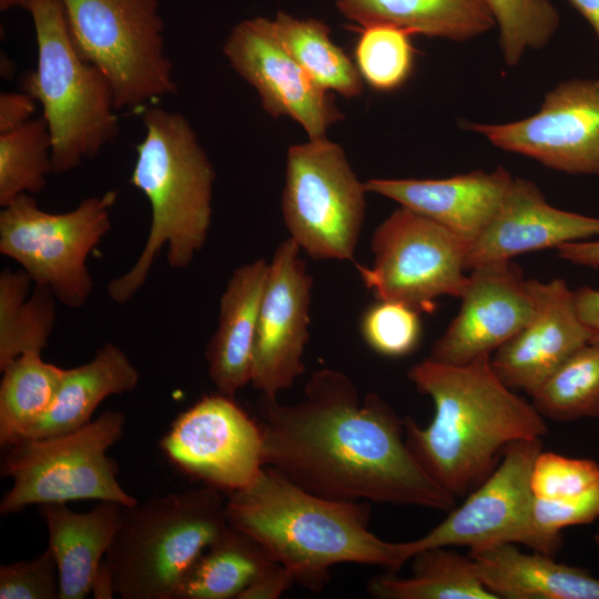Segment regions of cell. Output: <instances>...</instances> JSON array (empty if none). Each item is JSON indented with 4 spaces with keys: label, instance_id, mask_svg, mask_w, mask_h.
<instances>
[{
    "label": "cell",
    "instance_id": "obj_15",
    "mask_svg": "<svg viewBox=\"0 0 599 599\" xmlns=\"http://www.w3.org/2000/svg\"><path fill=\"white\" fill-rule=\"evenodd\" d=\"M300 251L288 237L278 244L268 263L251 380L261 396L277 397L305 370L313 277Z\"/></svg>",
    "mask_w": 599,
    "mask_h": 599
},
{
    "label": "cell",
    "instance_id": "obj_6",
    "mask_svg": "<svg viewBox=\"0 0 599 599\" xmlns=\"http://www.w3.org/2000/svg\"><path fill=\"white\" fill-rule=\"evenodd\" d=\"M37 67L24 92L42 106L52 142L54 173L79 167L120 131L114 94L103 72L78 52L60 0H28Z\"/></svg>",
    "mask_w": 599,
    "mask_h": 599
},
{
    "label": "cell",
    "instance_id": "obj_14",
    "mask_svg": "<svg viewBox=\"0 0 599 599\" xmlns=\"http://www.w3.org/2000/svg\"><path fill=\"white\" fill-rule=\"evenodd\" d=\"M464 128L554 170L599 174V80L560 83L529 118L504 124L464 122Z\"/></svg>",
    "mask_w": 599,
    "mask_h": 599
},
{
    "label": "cell",
    "instance_id": "obj_17",
    "mask_svg": "<svg viewBox=\"0 0 599 599\" xmlns=\"http://www.w3.org/2000/svg\"><path fill=\"white\" fill-rule=\"evenodd\" d=\"M459 298L457 315L430 348L436 362L467 365L491 357L536 311L531 282L511 260L470 270Z\"/></svg>",
    "mask_w": 599,
    "mask_h": 599
},
{
    "label": "cell",
    "instance_id": "obj_7",
    "mask_svg": "<svg viewBox=\"0 0 599 599\" xmlns=\"http://www.w3.org/2000/svg\"><path fill=\"white\" fill-rule=\"evenodd\" d=\"M125 422L122 412L105 410L75 430L6 447L0 473L12 484L1 498L0 515L75 500L138 502L119 483L118 465L106 455L122 438Z\"/></svg>",
    "mask_w": 599,
    "mask_h": 599
},
{
    "label": "cell",
    "instance_id": "obj_36",
    "mask_svg": "<svg viewBox=\"0 0 599 599\" xmlns=\"http://www.w3.org/2000/svg\"><path fill=\"white\" fill-rule=\"evenodd\" d=\"M598 484L599 466L593 460L541 450L534 461L530 485L536 498L570 497Z\"/></svg>",
    "mask_w": 599,
    "mask_h": 599
},
{
    "label": "cell",
    "instance_id": "obj_35",
    "mask_svg": "<svg viewBox=\"0 0 599 599\" xmlns=\"http://www.w3.org/2000/svg\"><path fill=\"white\" fill-rule=\"evenodd\" d=\"M419 314L404 303L377 300L362 315V337L379 355L406 356L415 351L422 337Z\"/></svg>",
    "mask_w": 599,
    "mask_h": 599
},
{
    "label": "cell",
    "instance_id": "obj_20",
    "mask_svg": "<svg viewBox=\"0 0 599 599\" xmlns=\"http://www.w3.org/2000/svg\"><path fill=\"white\" fill-rule=\"evenodd\" d=\"M514 177L499 166L446 179H370L367 192L396 201L470 244L501 205Z\"/></svg>",
    "mask_w": 599,
    "mask_h": 599
},
{
    "label": "cell",
    "instance_id": "obj_45",
    "mask_svg": "<svg viewBox=\"0 0 599 599\" xmlns=\"http://www.w3.org/2000/svg\"><path fill=\"white\" fill-rule=\"evenodd\" d=\"M595 542H596V546H597L598 549H599V528H598V530H597V532H596V535H595Z\"/></svg>",
    "mask_w": 599,
    "mask_h": 599
},
{
    "label": "cell",
    "instance_id": "obj_28",
    "mask_svg": "<svg viewBox=\"0 0 599 599\" xmlns=\"http://www.w3.org/2000/svg\"><path fill=\"white\" fill-rule=\"evenodd\" d=\"M270 561L256 541L230 525L192 566L176 599H238Z\"/></svg>",
    "mask_w": 599,
    "mask_h": 599
},
{
    "label": "cell",
    "instance_id": "obj_23",
    "mask_svg": "<svg viewBox=\"0 0 599 599\" xmlns=\"http://www.w3.org/2000/svg\"><path fill=\"white\" fill-rule=\"evenodd\" d=\"M477 575L496 599H599V579L557 562L554 556L524 552L501 544L469 552Z\"/></svg>",
    "mask_w": 599,
    "mask_h": 599
},
{
    "label": "cell",
    "instance_id": "obj_34",
    "mask_svg": "<svg viewBox=\"0 0 599 599\" xmlns=\"http://www.w3.org/2000/svg\"><path fill=\"white\" fill-rule=\"evenodd\" d=\"M499 29L505 62L516 65L528 49L545 47L560 24L549 0H486Z\"/></svg>",
    "mask_w": 599,
    "mask_h": 599
},
{
    "label": "cell",
    "instance_id": "obj_19",
    "mask_svg": "<svg viewBox=\"0 0 599 599\" xmlns=\"http://www.w3.org/2000/svg\"><path fill=\"white\" fill-rule=\"evenodd\" d=\"M593 236H599V219L557 209L534 182L514 177L491 221L468 245L465 268Z\"/></svg>",
    "mask_w": 599,
    "mask_h": 599
},
{
    "label": "cell",
    "instance_id": "obj_27",
    "mask_svg": "<svg viewBox=\"0 0 599 599\" xmlns=\"http://www.w3.org/2000/svg\"><path fill=\"white\" fill-rule=\"evenodd\" d=\"M22 270L0 273V370L26 353H41L55 323V296Z\"/></svg>",
    "mask_w": 599,
    "mask_h": 599
},
{
    "label": "cell",
    "instance_id": "obj_38",
    "mask_svg": "<svg viewBox=\"0 0 599 599\" xmlns=\"http://www.w3.org/2000/svg\"><path fill=\"white\" fill-rule=\"evenodd\" d=\"M599 517V484L588 490L559 499L534 500V521L542 534L561 537L569 526L586 525Z\"/></svg>",
    "mask_w": 599,
    "mask_h": 599
},
{
    "label": "cell",
    "instance_id": "obj_8",
    "mask_svg": "<svg viewBox=\"0 0 599 599\" xmlns=\"http://www.w3.org/2000/svg\"><path fill=\"white\" fill-rule=\"evenodd\" d=\"M60 1L78 52L106 77L118 110L177 92L160 0Z\"/></svg>",
    "mask_w": 599,
    "mask_h": 599
},
{
    "label": "cell",
    "instance_id": "obj_25",
    "mask_svg": "<svg viewBox=\"0 0 599 599\" xmlns=\"http://www.w3.org/2000/svg\"><path fill=\"white\" fill-rule=\"evenodd\" d=\"M363 27L387 24L409 33L465 41L496 26L486 0H335Z\"/></svg>",
    "mask_w": 599,
    "mask_h": 599
},
{
    "label": "cell",
    "instance_id": "obj_43",
    "mask_svg": "<svg viewBox=\"0 0 599 599\" xmlns=\"http://www.w3.org/2000/svg\"><path fill=\"white\" fill-rule=\"evenodd\" d=\"M592 27L599 38V0H567Z\"/></svg>",
    "mask_w": 599,
    "mask_h": 599
},
{
    "label": "cell",
    "instance_id": "obj_2",
    "mask_svg": "<svg viewBox=\"0 0 599 599\" xmlns=\"http://www.w3.org/2000/svg\"><path fill=\"white\" fill-rule=\"evenodd\" d=\"M416 389L432 398L426 426L404 417L406 446L419 466L455 498L479 486L514 441L541 438L545 418L494 372L490 357L449 365L429 357L407 373Z\"/></svg>",
    "mask_w": 599,
    "mask_h": 599
},
{
    "label": "cell",
    "instance_id": "obj_33",
    "mask_svg": "<svg viewBox=\"0 0 599 599\" xmlns=\"http://www.w3.org/2000/svg\"><path fill=\"white\" fill-rule=\"evenodd\" d=\"M410 34L387 24L363 27L355 47V64L373 89L393 91L406 82L414 64Z\"/></svg>",
    "mask_w": 599,
    "mask_h": 599
},
{
    "label": "cell",
    "instance_id": "obj_21",
    "mask_svg": "<svg viewBox=\"0 0 599 599\" xmlns=\"http://www.w3.org/2000/svg\"><path fill=\"white\" fill-rule=\"evenodd\" d=\"M268 263L257 258L238 266L220 298L217 327L205 359L217 393L234 397L252 380L253 353Z\"/></svg>",
    "mask_w": 599,
    "mask_h": 599
},
{
    "label": "cell",
    "instance_id": "obj_16",
    "mask_svg": "<svg viewBox=\"0 0 599 599\" xmlns=\"http://www.w3.org/2000/svg\"><path fill=\"white\" fill-rule=\"evenodd\" d=\"M223 53L233 70L256 90L268 114L292 118L309 139L324 138L327 129L343 119L329 91L283 47L273 21L256 17L238 22L227 35Z\"/></svg>",
    "mask_w": 599,
    "mask_h": 599
},
{
    "label": "cell",
    "instance_id": "obj_42",
    "mask_svg": "<svg viewBox=\"0 0 599 599\" xmlns=\"http://www.w3.org/2000/svg\"><path fill=\"white\" fill-rule=\"evenodd\" d=\"M557 252L573 264L599 267V240L566 243L557 247Z\"/></svg>",
    "mask_w": 599,
    "mask_h": 599
},
{
    "label": "cell",
    "instance_id": "obj_37",
    "mask_svg": "<svg viewBox=\"0 0 599 599\" xmlns=\"http://www.w3.org/2000/svg\"><path fill=\"white\" fill-rule=\"evenodd\" d=\"M60 580L52 551L0 567V599H59Z\"/></svg>",
    "mask_w": 599,
    "mask_h": 599
},
{
    "label": "cell",
    "instance_id": "obj_31",
    "mask_svg": "<svg viewBox=\"0 0 599 599\" xmlns=\"http://www.w3.org/2000/svg\"><path fill=\"white\" fill-rule=\"evenodd\" d=\"M544 418L599 416V343L589 342L562 363L531 396Z\"/></svg>",
    "mask_w": 599,
    "mask_h": 599
},
{
    "label": "cell",
    "instance_id": "obj_32",
    "mask_svg": "<svg viewBox=\"0 0 599 599\" xmlns=\"http://www.w3.org/2000/svg\"><path fill=\"white\" fill-rule=\"evenodd\" d=\"M53 171L52 142L43 116L0 134V205L21 194H38Z\"/></svg>",
    "mask_w": 599,
    "mask_h": 599
},
{
    "label": "cell",
    "instance_id": "obj_4",
    "mask_svg": "<svg viewBox=\"0 0 599 599\" xmlns=\"http://www.w3.org/2000/svg\"><path fill=\"white\" fill-rule=\"evenodd\" d=\"M145 133L135 145L129 182L148 199L151 225L140 256L108 284L109 297L129 302L145 284L163 247L172 268L187 267L203 247L212 222L214 167L191 123L181 113L149 106Z\"/></svg>",
    "mask_w": 599,
    "mask_h": 599
},
{
    "label": "cell",
    "instance_id": "obj_44",
    "mask_svg": "<svg viewBox=\"0 0 599 599\" xmlns=\"http://www.w3.org/2000/svg\"><path fill=\"white\" fill-rule=\"evenodd\" d=\"M28 0H0V9L2 11L17 7L26 8Z\"/></svg>",
    "mask_w": 599,
    "mask_h": 599
},
{
    "label": "cell",
    "instance_id": "obj_1",
    "mask_svg": "<svg viewBox=\"0 0 599 599\" xmlns=\"http://www.w3.org/2000/svg\"><path fill=\"white\" fill-rule=\"evenodd\" d=\"M263 461L301 488L334 500L449 511L456 498L415 460L404 418L377 393L359 397L343 372H314L292 404L260 395Z\"/></svg>",
    "mask_w": 599,
    "mask_h": 599
},
{
    "label": "cell",
    "instance_id": "obj_5",
    "mask_svg": "<svg viewBox=\"0 0 599 599\" xmlns=\"http://www.w3.org/2000/svg\"><path fill=\"white\" fill-rule=\"evenodd\" d=\"M230 527L220 490L205 485L122 506L95 598L176 599L200 556Z\"/></svg>",
    "mask_w": 599,
    "mask_h": 599
},
{
    "label": "cell",
    "instance_id": "obj_26",
    "mask_svg": "<svg viewBox=\"0 0 599 599\" xmlns=\"http://www.w3.org/2000/svg\"><path fill=\"white\" fill-rule=\"evenodd\" d=\"M450 547H432L412 557L410 575L372 577L367 592L377 599H496L479 579L473 558Z\"/></svg>",
    "mask_w": 599,
    "mask_h": 599
},
{
    "label": "cell",
    "instance_id": "obj_41",
    "mask_svg": "<svg viewBox=\"0 0 599 599\" xmlns=\"http://www.w3.org/2000/svg\"><path fill=\"white\" fill-rule=\"evenodd\" d=\"M577 314L590 335L591 343H599V290L582 286L573 291Z\"/></svg>",
    "mask_w": 599,
    "mask_h": 599
},
{
    "label": "cell",
    "instance_id": "obj_13",
    "mask_svg": "<svg viewBox=\"0 0 599 599\" xmlns=\"http://www.w3.org/2000/svg\"><path fill=\"white\" fill-rule=\"evenodd\" d=\"M161 447L182 471L229 493L248 486L264 467L260 423L220 393L180 414Z\"/></svg>",
    "mask_w": 599,
    "mask_h": 599
},
{
    "label": "cell",
    "instance_id": "obj_40",
    "mask_svg": "<svg viewBox=\"0 0 599 599\" xmlns=\"http://www.w3.org/2000/svg\"><path fill=\"white\" fill-rule=\"evenodd\" d=\"M35 111V100L27 92H1L0 134L11 132L29 122Z\"/></svg>",
    "mask_w": 599,
    "mask_h": 599
},
{
    "label": "cell",
    "instance_id": "obj_3",
    "mask_svg": "<svg viewBox=\"0 0 599 599\" xmlns=\"http://www.w3.org/2000/svg\"><path fill=\"white\" fill-rule=\"evenodd\" d=\"M229 524L286 567L295 583L321 592L338 564L377 566L398 572L410 560L408 541L393 542L369 529L367 501L314 495L264 466L245 488L229 493Z\"/></svg>",
    "mask_w": 599,
    "mask_h": 599
},
{
    "label": "cell",
    "instance_id": "obj_39",
    "mask_svg": "<svg viewBox=\"0 0 599 599\" xmlns=\"http://www.w3.org/2000/svg\"><path fill=\"white\" fill-rule=\"evenodd\" d=\"M294 583L291 571L272 560L257 573L238 599H277Z\"/></svg>",
    "mask_w": 599,
    "mask_h": 599
},
{
    "label": "cell",
    "instance_id": "obj_12",
    "mask_svg": "<svg viewBox=\"0 0 599 599\" xmlns=\"http://www.w3.org/2000/svg\"><path fill=\"white\" fill-rule=\"evenodd\" d=\"M541 450V438L508 445L494 471L460 506L427 534L408 541L410 556L432 547L464 546L473 551L501 544H520L555 556L562 538L542 534L534 521L530 477Z\"/></svg>",
    "mask_w": 599,
    "mask_h": 599
},
{
    "label": "cell",
    "instance_id": "obj_29",
    "mask_svg": "<svg viewBox=\"0 0 599 599\" xmlns=\"http://www.w3.org/2000/svg\"><path fill=\"white\" fill-rule=\"evenodd\" d=\"M0 445L21 440L51 407L64 369L26 353L1 369Z\"/></svg>",
    "mask_w": 599,
    "mask_h": 599
},
{
    "label": "cell",
    "instance_id": "obj_18",
    "mask_svg": "<svg viewBox=\"0 0 599 599\" xmlns=\"http://www.w3.org/2000/svg\"><path fill=\"white\" fill-rule=\"evenodd\" d=\"M536 311L531 319L490 357L496 375L511 389L532 396L573 353L590 342L566 281L530 280Z\"/></svg>",
    "mask_w": 599,
    "mask_h": 599
},
{
    "label": "cell",
    "instance_id": "obj_10",
    "mask_svg": "<svg viewBox=\"0 0 599 599\" xmlns=\"http://www.w3.org/2000/svg\"><path fill=\"white\" fill-rule=\"evenodd\" d=\"M366 192L337 143L324 136L288 148L282 214L290 237L312 258L354 260Z\"/></svg>",
    "mask_w": 599,
    "mask_h": 599
},
{
    "label": "cell",
    "instance_id": "obj_24",
    "mask_svg": "<svg viewBox=\"0 0 599 599\" xmlns=\"http://www.w3.org/2000/svg\"><path fill=\"white\" fill-rule=\"evenodd\" d=\"M139 382L140 373L128 355L118 345L106 343L89 362L64 369L51 407L22 439L75 430L91 422L105 398L133 392Z\"/></svg>",
    "mask_w": 599,
    "mask_h": 599
},
{
    "label": "cell",
    "instance_id": "obj_11",
    "mask_svg": "<svg viewBox=\"0 0 599 599\" xmlns=\"http://www.w3.org/2000/svg\"><path fill=\"white\" fill-rule=\"evenodd\" d=\"M468 243L439 223L400 206L374 231L372 266L356 265L377 300L433 313L440 296L460 297Z\"/></svg>",
    "mask_w": 599,
    "mask_h": 599
},
{
    "label": "cell",
    "instance_id": "obj_22",
    "mask_svg": "<svg viewBox=\"0 0 599 599\" xmlns=\"http://www.w3.org/2000/svg\"><path fill=\"white\" fill-rule=\"evenodd\" d=\"M122 506L100 501L78 512L67 504L39 506L48 531V548L59 571L60 598L83 599L93 591L118 529Z\"/></svg>",
    "mask_w": 599,
    "mask_h": 599
},
{
    "label": "cell",
    "instance_id": "obj_9",
    "mask_svg": "<svg viewBox=\"0 0 599 599\" xmlns=\"http://www.w3.org/2000/svg\"><path fill=\"white\" fill-rule=\"evenodd\" d=\"M116 196V191H108L69 212L50 213L31 194H21L0 212V252L18 262L34 285L79 308L94 285L87 258L111 229Z\"/></svg>",
    "mask_w": 599,
    "mask_h": 599
},
{
    "label": "cell",
    "instance_id": "obj_30",
    "mask_svg": "<svg viewBox=\"0 0 599 599\" xmlns=\"http://www.w3.org/2000/svg\"><path fill=\"white\" fill-rule=\"evenodd\" d=\"M273 27L283 47L321 88L346 98L362 94L356 64L332 41L324 22L278 12Z\"/></svg>",
    "mask_w": 599,
    "mask_h": 599
}]
</instances>
